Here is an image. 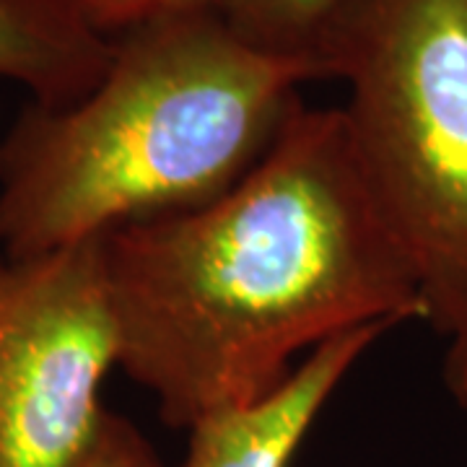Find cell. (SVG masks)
Segmentation results:
<instances>
[{
	"label": "cell",
	"mask_w": 467,
	"mask_h": 467,
	"mask_svg": "<svg viewBox=\"0 0 467 467\" xmlns=\"http://www.w3.org/2000/svg\"><path fill=\"white\" fill-rule=\"evenodd\" d=\"M119 367L174 429L265 400L312 353L423 319L340 107L304 101L250 174L202 208L107 234Z\"/></svg>",
	"instance_id": "obj_1"
},
{
	"label": "cell",
	"mask_w": 467,
	"mask_h": 467,
	"mask_svg": "<svg viewBox=\"0 0 467 467\" xmlns=\"http://www.w3.org/2000/svg\"><path fill=\"white\" fill-rule=\"evenodd\" d=\"M66 107L29 101L0 138V257L18 260L218 201L275 146L317 63L239 39L218 11L112 36Z\"/></svg>",
	"instance_id": "obj_2"
},
{
	"label": "cell",
	"mask_w": 467,
	"mask_h": 467,
	"mask_svg": "<svg viewBox=\"0 0 467 467\" xmlns=\"http://www.w3.org/2000/svg\"><path fill=\"white\" fill-rule=\"evenodd\" d=\"M315 63L348 88L340 115L423 322L467 335V0H343Z\"/></svg>",
	"instance_id": "obj_3"
},
{
	"label": "cell",
	"mask_w": 467,
	"mask_h": 467,
	"mask_svg": "<svg viewBox=\"0 0 467 467\" xmlns=\"http://www.w3.org/2000/svg\"><path fill=\"white\" fill-rule=\"evenodd\" d=\"M119 367L107 234L0 257V467H73L99 434Z\"/></svg>",
	"instance_id": "obj_4"
},
{
	"label": "cell",
	"mask_w": 467,
	"mask_h": 467,
	"mask_svg": "<svg viewBox=\"0 0 467 467\" xmlns=\"http://www.w3.org/2000/svg\"><path fill=\"white\" fill-rule=\"evenodd\" d=\"M392 327H364L312 350L273 395L190 429L180 467H291L353 364Z\"/></svg>",
	"instance_id": "obj_5"
},
{
	"label": "cell",
	"mask_w": 467,
	"mask_h": 467,
	"mask_svg": "<svg viewBox=\"0 0 467 467\" xmlns=\"http://www.w3.org/2000/svg\"><path fill=\"white\" fill-rule=\"evenodd\" d=\"M115 39L99 34L78 0H0V78L34 104L84 99L107 73Z\"/></svg>",
	"instance_id": "obj_6"
},
{
	"label": "cell",
	"mask_w": 467,
	"mask_h": 467,
	"mask_svg": "<svg viewBox=\"0 0 467 467\" xmlns=\"http://www.w3.org/2000/svg\"><path fill=\"white\" fill-rule=\"evenodd\" d=\"M340 3L343 0H223L218 14L252 47L315 63L319 34Z\"/></svg>",
	"instance_id": "obj_7"
},
{
	"label": "cell",
	"mask_w": 467,
	"mask_h": 467,
	"mask_svg": "<svg viewBox=\"0 0 467 467\" xmlns=\"http://www.w3.org/2000/svg\"><path fill=\"white\" fill-rule=\"evenodd\" d=\"M223 0H78L86 21L104 36H117L140 21L187 11H218Z\"/></svg>",
	"instance_id": "obj_8"
},
{
	"label": "cell",
	"mask_w": 467,
	"mask_h": 467,
	"mask_svg": "<svg viewBox=\"0 0 467 467\" xmlns=\"http://www.w3.org/2000/svg\"><path fill=\"white\" fill-rule=\"evenodd\" d=\"M73 467H164L149 439L125 416L107 410L94 444Z\"/></svg>",
	"instance_id": "obj_9"
},
{
	"label": "cell",
	"mask_w": 467,
	"mask_h": 467,
	"mask_svg": "<svg viewBox=\"0 0 467 467\" xmlns=\"http://www.w3.org/2000/svg\"><path fill=\"white\" fill-rule=\"evenodd\" d=\"M444 384L451 400L467 413V335L451 337L444 358Z\"/></svg>",
	"instance_id": "obj_10"
}]
</instances>
